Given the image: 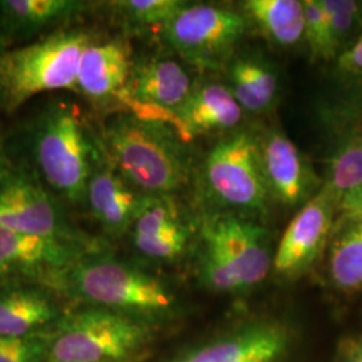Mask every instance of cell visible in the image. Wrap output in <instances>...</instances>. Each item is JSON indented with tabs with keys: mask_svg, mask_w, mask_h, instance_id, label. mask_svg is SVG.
<instances>
[{
	"mask_svg": "<svg viewBox=\"0 0 362 362\" xmlns=\"http://www.w3.org/2000/svg\"><path fill=\"white\" fill-rule=\"evenodd\" d=\"M3 145L57 199L70 204L85 202L91 172L104 157L100 137L93 134L83 110L69 100L45 105L13 141L3 140Z\"/></svg>",
	"mask_w": 362,
	"mask_h": 362,
	"instance_id": "1",
	"label": "cell"
},
{
	"mask_svg": "<svg viewBox=\"0 0 362 362\" xmlns=\"http://www.w3.org/2000/svg\"><path fill=\"white\" fill-rule=\"evenodd\" d=\"M106 160L146 196H173L188 180L184 143L163 121L119 112L100 136Z\"/></svg>",
	"mask_w": 362,
	"mask_h": 362,
	"instance_id": "2",
	"label": "cell"
},
{
	"mask_svg": "<svg viewBox=\"0 0 362 362\" xmlns=\"http://www.w3.org/2000/svg\"><path fill=\"white\" fill-rule=\"evenodd\" d=\"M61 288L90 308L156 325L177 311V297L164 281L118 259L93 251L67 272Z\"/></svg>",
	"mask_w": 362,
	"mask_h": 362,
	"instance_id": "3",
	"label": "cell"
},
{
	"mask_svg": "<svg viewBox=\"0 0 362 362\" xmlns=\"http://www.w3.org/2000/svg\"><path fill=\"white\" fill-rule=\"evenodd\" d=\"M94 37L88 30L59 28L1 52L0 112L13 115L43 93L77 91L79 59Z\"/></svg>",
	"mask_w": 362,
	"mask_h": 362,
	"instance_id": "4",
	"label": "cell"
},
{
	"mask_svg": "<svg viewBox=\"0 0 362 362\" xmlns=\"http://www.w3.org/2000/svg\"><path fill=\"white\" fill-rule=\"evenodd\" d=\"M272 269L267 231L236 214L208 219L202 228L197 275L219 294L243 293L262 284Z\"/></svg>",
	"mask_w": 362,
	"mask_h": 362,
	"instance_id": "5",
	"label": "cell"
},
{
	"mask_svg": "<svg viewBox=\"0 0 362 362\" xmlns=\"http://www.w3.org/2000/svg\"><path fill=\"white\" fill-rule=\"evenodd\" d=\"M156 325L90 308L62 317L47 333L46 362H133Z\"/></svg>",
	"mask_w": 362,
	"mask_h": 362,
	"instance_id": "6",
	"label": "cell"
},
{
	"mask_svg": "<svg viewBox=\"0 0 362 362\" xmlns=\"http://www.w3.org/2000/svg\"><path fill=\"white\" fill-rule=\"evenodd\" d=\"M0 228L90 243L37 175L6 151L0 157Z\"/></svg>",
	"mask_w": 362,
	"mask_h": 362,
	"instance_id": "7",
	"label": "cell"
},
{
	"mask_svg": "<svg viewBox=\"0 0 362 362\" xmlns=\"http://www.w3.org/2000/svg\"><path fill=\"white\" fill-rule=\"evenodd\" d=\"M248 21L231 8L185 3L167 25L160 28L161 38L185 62L200 67L224 64L246 34Z\"/></svg>",
	"mask_w": 362,
	"mask_h": 362,
	"instance_id": "8",
	"label": "cell"
},
{
	"mask_svg": "<svg viewBox=\"0 0 362 362\" xmlns=\"http://www.w3.org/2000/svg\"><path fill=\"white\" fill-rule=\"evenodd\" d=\"M204 180L214 199L250 212H264L269 192L262 172L259 139L247 130L223 137L208 152Z\"/></svg>",
	"mask_w": 362,
	"mask_h": 362,
	"instance_id": "9",
	"label": "cell"
},
{
	"mask_svg": "<svg viewBox=\"0 0 362 362\" xmlns=\"http://www.w3.org/2000/svg\"><path fill=\"white\" fill-rule=\"evenodd\" d=\"M94 243H82L0 228V285L34 282L59 287L67 272Z\"/></svg>",
	"mask_w": 362,
	"mask_h": 362,
	"instance_id": "10",
	"label": "cell"
},
{
	"mask_svg": "<svg viewBox=\"0 0 362 362\" xmlns=\"http://www.w3.org/2000/svg\"><path fill=\"white\" fill-rule=\"evenodd\" d=\"M293 333L276 318H252L163 362H290Z\"/></svg>",
	"mask_w": 362,
	"mask_h": 362,
	"instance_id": "11",
	"label": "cell"
},
{
	"mask_svg": "<svg viewBox=\"0 0 362 362\" xmlns=\"http://www.w3.org/2000/svg\"><path fill=\"white\" fill-rule=\"evenodd\" d=\"M337 207L336 200L322 188L302 206L272 257V269L278 275L298 278L315 263L336 224Z\"/></svg>",
	"mask_w": 362,
	"mask_h": 362,
	"instance_id": "12",
	"label": "cell"
},
{
	"mask_svg": "<svg viewBox=\"0 0 362 362\" xmlns=\"http://www.w3.org/2000/svg\"><path fill=\"white\" fill-rule=\"evenodd\" d=\"M196 83L188 69L167 55L134 59L127 89L119 103L137 116L172 113L184 104Z\"/></svg>",
	"mask_w": 362,
	"mask_h": 362,
	"instance_id": "13",
	"label": "cell"
},
{
	"mask_svg": "<svg viewBox=\"0 0 362 362\" xmlns=\"http://www.w3.org/2000/svg\"><path fill=\"white\" fill-rule=\"evenodd\" d=\"M259 156L269 196L296 207L305 204L321 188V182L284 132L272 129L259 139Z\"/></svg>",
	"mask_w": 362,
	"mask_h": 362,
	"instance_id": "14",
	"label": "cell"
},
{
	"mask_svg": "<svg viewBox=\"0 0 362 362\" xmlns=\"http://www.w3.org/2000/svg\"><path fill=\"white\" fill-rule=\"evenodd\" d=\"M134 57L125 37L91 39L81 55L77 91L93 104L119 101L129 81Z\"/></svg>",
	"mask_w": 362,
	"mask_h": 362,
	"instance_id": "15",
	"label": "cell"
},
{
	"mask_svg": "<svg viewBox=\"0 0 362 362\" xmlns=\"http://www.w3.org/2000/svg\"><path fill=\"white\" fill-rule=\"evenodd\" d=\"M128 233L139 254L158 262L181 258L191 238L189 227L173 196H146Z\"/></svg>",
	"mask_w": 362,
	"mask_h": 362,
	"instance_id": "16",
	"label": "cell"
},
{
	"mask_svg": "<svg viewBox=\"0 0 362 362\" xmlns=\"http://www.w3.org/2000/svg\"><path fill=\"white\" fill-rule=\"evenodd\" d=\"M152 118L168 124L182 143L212 132L233 130L243 118V110L227 85L208 82L196 85L188 100L172 113H153Z\"/></svg>",
	"mask_w": 362,
	"mask_h": 362,
	"instance_id": "17",
	"label": "cell"
},
{
	"mask_svg": "<svg viewBox=\"0 0 362 362\" xmlns=\"http://www.w3.org/2000/svg\"><path fill=\"white\" fill-rule=\"evenodd\" d=\"M90 6L79 0H0V47L7 50L49 35Z\"/></svg>",
	"mask_w": 362,
	"mask_h": 362,
	"instance_id": "18",
	"label": "cell"
},
{
	"mask_svg": "<svg viewBox=\"0 0 362 362\" xmlns=\"http://www.w3.org/2000/svg\"><path fill=\"white\" fill-rule=\"evenodd\" d=\"M145 199L146 194L125 180L104 155L91 172L83 203L105 233L121 235L129 231Z\"/></svg>",
	"mask_w": 362,
	"mask_h": 362,
	"instance_id": "19",
	"label": "cell"
},
{
	"mask_svg": "<svg viewBox=\"0 0 362 362\" xmlns=\"http://www.w3.org/2000/svg\"><path fill=\"white\" fill-rule=\"evenodd\" d=\"M61 318L47 286L34 282L0 285V337L45 334Z\"/></svg>",
	"mask_w": 362,
	"mask_h": 362,
	"instance_id": "20",
	"label": "cell"
},
{
	"mask_svg": "<svg viewBox=\"0 0 362 362\" xmlns=\"http://www.w3.org/2000/svg\"><path fill=\"white\" fill-rule=\"evenodd\" d=\"M227 88L243 112L259 115L274 104L278 78L263 59L240 57L228 66Z\"/></svg>",
	"mask_w": 362,
	"mask_h": 362,
	"instance_id": "21",
	"label": "cell"
},
{
	"mask_svg": "<svg viewBox=\"0 0 362 362\" xmlns=\"http://www.w3.org/2000/svg\"><path fill=\"white\" fill-rule=\"evenodd\" d=\"M248 23L281 46L296 45L303 38V4L298 0H247L242 4Z\"/></svg>",
	"mask_w": 362,
	"mask_h": 362,
	"instance_id": "22",
	"label": "cell"
},
{
	"mask_svg": "<svg viewBox=\"0 0 362 362\" xmlns=\"http://www.w3.org/2000/svg\"><path fill=\"white\" fill-rule=\"evenodd\" d=\"M341 228L330 251L329 276L338 290L353 293L362 288V219Z\"/></svg>",
	"mask_w": 362,
	"mask_h": 362,
	"instance_id": "23",
	"label": "cell"
},
{
	"mask_svg": "<svg viewBox=\"0 0 362 362\" xmlns=\"http://www.w3.org/2000/svg\"><path fill=\"white\" fill-rule=\"evenodd\" d=\"M362 185V146L351 134L332 156L321 188L339 204L341 199Z\"/></svg>",
	"mask_w": 362,
	"mask_h": 362,
	"instance_id": "24",
	"label": "cell"
},
{
	"mask_svg": "<svg viewBox=\"0 0 362 362\" xmlns=\"http://www.w3.org/2000/svg\"><path fill=\"white\" fill-rule=\"evenodd\" d=\"M185 3L182 0H119L107 4L117 19L128 27L161 28L180 11Z\"/></svg>",
	"mask_w": 362,
	"mask_h": 362,
	"instance_id": "25",
	"label": "cell"
},
{
	"mask_svg": "<svg viewBox=\"0 0 362 362\" xmlns=\"http://www.w3.org/2000/svg\"><path fill=\"white\" fill-rule=\"evenodd\" d=\"M303 4V38L306 40L311 57L315 59H332L336 50L332 45L329 26L321 0H305Z\"/></svg>",
	"mask_w": 362,
	"mask_h": 362,
	"instance_id": "26",
	"label": "cell"
},
{
	"mask_svg": "<svg viewBox=\"0 0 362 362\" xmlns=\"http://www.w3.org/2000/svg\"><path fill=\"white\" fill-rule=\"evenodd\" d=\"M332 45L336 54L348 42L356 23L361 19L360 3L350 0H321Z\"/></svg>",
	"mask_w": 362,
	"mask_h": 362,
	"instance_id": "27",
	"label": "cell"
},
{
	"mask_svg": "<svg viewBox=\"0 0 362 362\" xmlns=\"http://www.w3.org/2000/svg\"><path fill=\"white\" fill-rule=\"evenodd\" d=\"M47 333L30 337H0V362H46Z\"/></svg>",
	"mask_w": 362,
	"mask_h": 362,
	"instance_id": "28",
	"label": "cell"
},
{
	"mask_svg": "<svg viewBox=\"0 0 362 362\" xmlns=\"http://www.w3.org/2000/svg\"><path fill=\"white\" fill-rule=\"evenodd\" d=\"M360 219H362V185L341 199L337 207L336 228Z\"/></svg>",
	"mask_w": 362,
	"mask_h": 362,
	"instance_id": "29",
	"label": "cell"
},
{
	"mask_svg": "<svg viewBox=\"0 0 362 362\" xmlns=\"http://www.w3.org/2000/svg\"><path fill=\"white\" fill-rule=\"evenodd\" d=\"M338 67L345 73L362 76V37L338 55Z\"/></svg>",
	"mask_w": 362,
	"mask_h": 362,
	"instance_id": "30",
	"label": "cell"
},
{
	"mask_svg": "<svg viewBox=\"0 0 362 362\" xmlns=\"http://www.w3.org/2000/svg\"><path fill=\"white\" fill-rule=\"evenodd\" d=\"M337 362H362V337L344 339L337 351Z\"/></svg>",
	"mask_w": 362,
	"mask_h": 362,
	"instance_id": "31",
	"label": "cell"
},
{
	"mask_svg": "<svg viewBox=\"0 0 362 362\" xmlns=\"http://www.w3.org/2000/svg\"><path fill=\"white\" fill-rule=\"evenodd\" d=\"M4 153V146H3V140L0 139V157Z\"/></svg>",
	"mask_w": 362,
	"mask_h": 362,
	"instance_id": "32",
	"label": "cell"
},
{
	"mask_svg": "<svg viewBox=\"0 0 362 362\" xmlns=\"http://www.w3.org/2000/svg\"><path fill=\"white\" fill-rule=\"evenodd\" d=\"M360 16H361L362 21V3H360Z\"/></svg>",
	"mask_w": 362,
	"mask_h": 362,
	"instance_id": "33",
	"label": "cell"
},
{
	"mask_svg": "<svg viewBox=\"0 0 362 362\" xmlns=\"http://www.w3.org/2000/svg\"><path fill=\"white\" fill-rule=\"evenodd\" d=\"M3 52H4V49H3V47H0V54Z\"/></svg>",
	"mask_w": 362,
	"mask_h": 362,
	"instance_id": "34",
	"label": "cell"
},
{
	"mask_svg": "<svg viewBox=\"0 0 362 362\" xmlns=\"http://www.w3.org/2000/svg\"><path fill=\"white\" fill-rule=\"evenodd\" d=\"M358 132H362V130H358Z\"/></svg>",
	"mask_w": 362,
	"mask_h": 362,
	"instance_id": "35",
	"label": "cell"
}]
</instances>
